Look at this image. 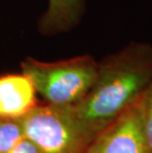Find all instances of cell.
I'll return each mask as SVG.
<instances>
[{
    "instance_id": "ba28073f",
    "label": "cell",
    "mask_w": 152,
    "mask_h": 153,
    "mask_svg": "<svg viewBox=\"0 0 152 153\" xmlns=\"http://www.w3.org/2000/svg\"><path fill=\"white\" fill-rule=\"evenodd\" d=\"M139 110L144 133L150 153H152V81L144 91L139 101Z\"/></svg>"
},
{
    "instance_id": "7a4b0ae2",
    "label": "cell",
    "mask_w": 152,
    "mask_h": 153,
    "mask_svg": "<svg viewBox=\"0 0 152 153\" xmlns=\"http://www.w3.org/2000/svg\"><path fill=\"white\" fill-rule=\"evenodd\" d=\"M21 67L47 104L72 106L91 89L98 75L99 62L88 54L53 62L29 57Z\"/></svg>"
},
{
    "instance_id": "277c9868",
    "label": "cell",
    "mask_w": 152,
    "mask_h": 153,
    "mask_svg": "<svg viewBox=\"0 0 152 153\" xmlns=\"http://www.w3.org/2000/svg\"><path fill=\"white\" fill-rule=\"evenodd\" d=\"M138 101L103 128L85 153H150Z\"/></svg>"
},
{
    "instance_id": "6da1fadb",
    "label": "cell",
    "mask_w": 152,
    "mask_h": 153,
    "mask_svg": "<svg viewBox=\"0 0 152 153\" xmlns=\"http://www.w3.org/2000/svg\"><path fill=\"white\" fill-rule=\"evenodd\" d=\"M151 81L152 45L133 42L99 61L91 89L70 108L92 141L140 99Z\"/></svg>"
},
{
    "instance_id": "9c48e42d",
    "label": "cell",
    "mask_w": 152,
    "mask_h": 153,
    "mask_svg": "<svg viewBox=\"0 0 152 153\" xmlns=\"http://www.w3.org/2000/svg\"><path fill=\"white\" fill-rule=\"evenodd\" d=\"M6 153H41V151L33 141L24 136L11 150Z\"/></svg>"
},
{
    "instance_id": "3957f363",
    "label": "cell",
    "mask_w": 152,
    "mask_h": 153,
    "mask_svg": "<svg viewBox=\"0 0 152 153\" xmlns=\"http://www.w3.org/2000/svg\"><path fill=\"white\" fill-rule=\"evenodd\" d=\"M19 120L41 153H85L91 142L70 106L38 104Z\"/></svg>"
},
{
    "instance_id": "52a82bcc",
    "label": "cell",
    "mask_w": 152,
    "mask_h": 153,
    "mask_svg": "<svg viewBox=\"0 0 152 153\" xmlns=\"http://www.w3.org/2000/svg\"><path fill=\"white\" fill-rule=\"evenodd\" d=\"M25 136L19 120L0 118V153H6Z\"/></svg>"
},
{
    "instance_id": "8992f818",
    "label": "cell",
    "mask_w": 152,
    "mask_h": 153,
    "mask_svg": "<svg viewBox=\"0 0 152 153\" xmlns=\"http://www.w3.org/2000/svg\"><path fill=\"white\" fill-rule=\"evenodd\" d=\"M83 6L84 0H48L40 30L47 35L69 30L79 21Z\"/></svg>"
},
{
    "instance_id": "5b68a950",
    "label": "cell",
    "mask_w": 152,
    "mask_h": 153,
    "mask_svg": "<svg viewBox=\"0 0 152 153\" xmlns=\"http://www.w3.org/2000/svg\"><path fill=\"white\" fill-rule=\"evenodd\" d=\"M37 105V90L27 74L0 76V118L20 120Z\"/></svg>"
}]
</instances>
